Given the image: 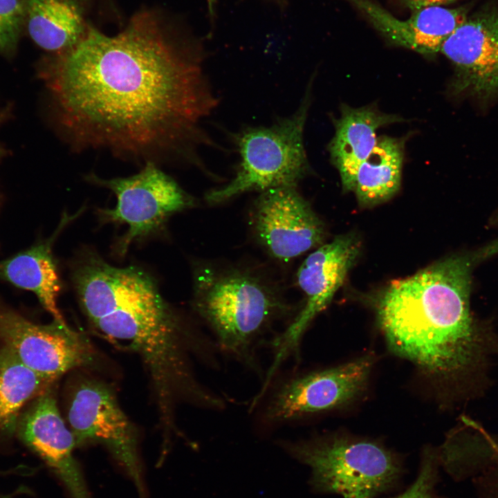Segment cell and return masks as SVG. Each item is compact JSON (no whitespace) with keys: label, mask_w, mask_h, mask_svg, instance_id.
<instances>
[{"label":"cell","mask_w":498,"mask_h":498,"mask_svg":"<svg viewBox=\"0 0 498 498\" xmlns=\"http://www.w3.org/2000/svg\"><path fill=\"white\" fill-rule=\"evenodd\" d=\"M207 56L204 39L181 18L142 8L114 35L91 24L37 72L74 149L203 167L201 150L216 147L205 122L219 103Z\"/></svg>","instance_id":"1"},{"label":"cell","mask_w":498,"mask_h":498,"mask_svg":"<svg viewBox=\"0 0 498 498\" xmlns=\"http://www.w3.org/2000/svg\"><path fill=\"white\" fill-rule=\"evenodd\" d=\"M497 253L498 240L389 283L378 299L377 314L391 349L441 377L472 369L484 343L470 313L472 273Z\"/></svg>","instance_id":"2"},{"label":"cell","mask_w":498,"mask_h":498,"mask_svg":"<svg viewBox=\"0 0 498 498\" xmlns=\"http://www.w3.org/2000/svg\"><path fill=\"white\" fill-rule=\"evenodd\" d=\"M194 311L216 339V346L258 371L257 348L286 311L263 279L247 271L201 266L194 271Z\"/></svg>","instance_id":"3"},{"label":"cell","mask_w":498,"mask_h":498,"mask_svg":"<svg viewBox=\"0 0 498 498\" xmlns=\"http://www.w3.org/2000/svg\"><path fill=\"white\" fill-rule=\"evenodd\" d=\"M311 82L297 109L268 126H248L231 133L239 156L234 177L206 194L209 203H219L241 194L293 186L311 172L304 132L311 102Z\"/></svg>","instance_id":"4"},{"label":"cell","mask_w":498,"mask_h":498,"mask_svg":"<svg viewBox=\"0 0 498 498\" xmlns=\"http://www.w3.org/2000/svg\"><path fill=\"white\" fill-rule=\"evenodd\" d=\"M279 443L311 468L316 491L344 498H374L391 487L402 472L396 456L371 441L331 436Z\"/></svg>","instance_id":"5"},{"label":"cell","mask_w":498,"mask_h":498,"mask_svg":"<svg viewBox=\"0 0 498 498\" xmlns=\"http://www.w3.org/2000/svg\"><path fill=\"white\" fill-rule=\"evenodd\" d=\"M86 180L111 190L117 198L114 208L100 209L98 216L104 223L128 225L115 249L120 257L133 241L160 230L170 216L194 204L174 179L153 162L132 176L104 179L92 174Z\"/></svg>","instance_id":"6"},{"label":"cell","mask_w":498,"mask_h":498,"mask_svg":"<svg viewBox=\"0 0 498 498\" xmlns=\"http://www.w3.org/2000/svg\"><path fill=\"white\" fill-rule=\"evenodd\" d=\"M66 419L76 445L107 448L134 481L139 498H145L138 433L111 387L95 379L80 380L69 396Z\"/></svg>","instance_id":"7"},{"label":"cell","mask_w":498,"mask_h":498,"mask_svg":"<svg viewBox=\"0 0 498 498\" xmlns=\"http://www.w3.org/2000/svg\"><path fill=\"white\" fill-rule=\"evenodd\" d=\"M360 251L359 238L354 233H347L321 245L302 262L297 279L305 295V304L284 332L270 341L274 355L265 375L266 382L272 381L288 358L298 353L300 341L308 325L326 308L344 284Z\"/></svg>","instance_id":"8"},{"label":"cell","mask_w":498,"mask_h":498,"mask_svg":"<svg viewBox=\"0 0 498 498\" xmlns=\"http://www.w3.org/2000/svg\"><path fill=\"white\" fill-rule=\"evenodd\" d=\"M372 363L367 356L284 380L268 396L260 421L271 426L293 423L348 403L365 387Z\"/></svg>","instance_id":"9"},{"label":"cell","mask_w":498,"mask_h":498,"mask_svg":"<svg viewBox=\"0 0 498 498\" xmlns=\"http://www.w3.org/2000/svg\"><path fill=\"white\" fill-rule=\"evenodd\" d=\"M0 340L26 367L56 382L66 373L93 365L94 349L68 325L36 324L0 303Z\"/></svg>","instance_id":"10"},{"label":"cell","mask_w":498,"mask_h":498,"mask_svg":"<svg viewBox=\"0 0 498 498\" xmlns=\"http://www.w3.org/2000/svg\"><path fill=\"white\" fill-rule=\"evenodd\" d=\"M252 221L259 243L281 261L320 246L326 235L324 223L293 186L261 192Z\"/></svg>","instance_id":"11"},{"label":"cell","mask_w":498,"mask_h":498,"mask_svg":"<svg viewBox=\"0 0 498 498\" xmlns=\"http://www.w3.org/2000/svg\"><path fill=\"white\" fill-rule=\"evenodd\" d=\"M441 53L454 66L452 91L486 102L498 94V3L486 6L458 26Z\"/></svg>","instance_id":"12"},{"label":"cell","mask_w":498,"mask_h":498,"mask_svg":"<svg viewBox=\"0 0 498 498\" xmlns=\"http://www.w3.org/2000/svg\"><path fill=\"white\" fill-rule=\"evenodd\" d=\"M54 385L32 400L18 420L23 442L55 472L73 498H91L73 454L74 436L62 416Z\"/></svg>","instance_id":"13"},{"label":"cell","mask_w":498,"mask_h":498,"mask_svg":"<svg viewBox=\"0 0 498 498\" xmlns=\"http://www.w3.org/2000/svg\"><path fill=\"white\" fill-rule=\"evenodd\" d=\"M360 10L373 26L393 44L423 55L441 50L446 39L468 17L465 7L430 6L399 19L370 0H347Z\"/></svg>","instance_id":"14"},{"label":"cell","mask_w":498,"mask_h":498,"mask_svg":"<svg viewBox=\"0 0 498 498\" xmlns=\"http://www.w3.org/2000/svg\"><path fill=\"white\" fill-rule=\"evenodd\" d=\"M402 120L398 116L383 113L371 107H342L340 118L334 121L335 133L327 149L345 192H352L359 167L376 146V130Z\"/></svg>","instance_id":"15"},{"label":"cell","mask_w":498,"mask_h":498,"mask_svg":"<svg viewBox=\"0 0 498 498\" xmlns=\"http://www.w3.org/2000/svg\"><path fill=\"white\" fill-rule=\"evenodd\" d=\"M71 219L68 215L64 216L50 238L0 261V278L16 287L33 292L53 320L64 325L68 324L57 306L61 286L52 246Z\"/></svg>","instance_id":"16"},{"label":"cell","mask_w":498,"mask_h":498,"mask_svg":"<svg viewBox=\"0 0 498 498\" xmlns=\"http://www.w3.org/2000/svg\"><path fill=\"white\" fill-rule=\"evenodd\" d=\"M25 26L33 42L49 53L64 51L86 33L90 0H24Z\"/></svg>","instance_id":"17"},{"label":"cell","mask_w":498,"mask_h":498,"mask_svg":"<svg viewBox=\"0 0 498 498\" xmlns=\"http://www.w3.org/2000/svg\"><path fill=\"white\" fill-rule=\"evenodd\" d=\"M404 140L383 136L359 167L352 190L360 206L371 208L391 199L399 191Z\"/></svg>","instance_id":"18"},{"label":"cell","mask_w":498,"mask_h":498,"mask_svg":"<svg viewBox=\"0 0 498 498\" xmlns=\"http://www.w3.org/2000/svg\"><path fill=\"white\" fill-rule=\"evenodd\" d=\"M55 382L26 367L3 345L0 349V434H13L22 409Z\"/></svg>","instance_id":"19"},{"label":"cell","mask_w":498,"mask_h":498,"mask_svg":"<svg viewBox=\"0 0 498 498\" xmlns=\"http://www.w3.org/2000/svg\"><path fill=\"white\" fill-rule=\"evenodd\" d=\"M24 0H0V53L7 56L16 50L25 26Z\"/></svg>","instance_id":"20"},{"label":"cell","mask_w":498,"mask_h":498,"mask_svg":"<svg viewBox=\"0 0 498 498\" xmlns=\"http://www.w3.org/2000/svg\"><path fill=\"white\" fill-rule=\"evenodd\" d=\"M436 479L437 458L434 453L426 452L416 481L406 491L394 498H434Z\"/></svg>","instance_id":"21"},{"label":"cell","mask_w":498,"mask_h":498,"mask_svg":"<svg viewBox=\"0 0 498 498\" xmlns=\"http://www.w3.org/2000/svg\"><path fill=\"white\" fill-rule=\"evenodd\" d=\"M472 481L475 498H498V465L485 470Z\"/></svg>","instance_id":"22"},{"label":"cell","mask_w":498,"mask_h":498,"mask_svg":"<svg viewBox=\"0 0 498 498\" xmlns=\"http://www.w3.org/2000/svg\"><path fill=\"white\" fill-rule=\"evenodd\" d=\"M10 113V106L6 107L0 111V126L9 118ZM6 154V150L0 145V158Z\"/></svg>","instance_id":"23"},{"label":"cell","mask_w":498,"mask_h":498,"mask_svg":"<svg viewBox=\"0 0 498 498\" xmlns=\"http://www.w3.org/2000/svg\"><path fill=\"white\" fill-rule=\"evenodd\" d=\"M213 1V0H207L208 2H211V1Z\"/></svg>","instance_id":"24"}]
</instances>
